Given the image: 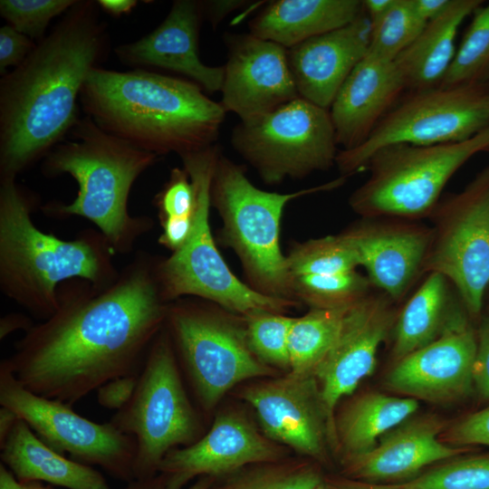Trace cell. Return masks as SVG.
Segmentation results:
<instances>
[{"label":"cell","instance_id":"cell-1","mask_svg":"<svg viewBox=\"0 0 489 489\" xmlns=\"http://www.w3.org/2000/svg\"><path fill=\"white\" fill-rule=\"evenodd\" d=\"M158 260L139 254L104 288L80 279L61 284L57 311L25 331L6 359L18 381L72 406L113 379L139 373L169 304Z\"/></svg>","mask_w":489,"mask_h":489},{"label":"cell","instance_id":"cell-2","mask_svg":"<svg viewBox=\"0 0 489 489\" xmlns=\"http://www.w3.org/2000/svg\"><path fill=\"white\" fill-rule=\"evenodd\" d=\"M97 2L77 1L0 81V178H15L63 141L81 91L108 46Z\"/></svg>","mask_w":489,"mask_h":489},{"label":"cell","instance_id":"cell-3","mask_svg":"<svg viewBox=\"0 0 489 489\" xmlns=\"http://www.w3.org/2000/svg\"><path fill=\"white\" fill-rule=\"evenodd\" d=\"M80 104L101 129L158 157L213 146L225 116L197 83L141 69L93 68Z\"/></svg>","mask_w":489,"mask_h":489},{"label":"cell","instance_id":"cell-4","mask_svg":"<svg viewBox=\"0 0 489 489\" xmlns=\"http://www.w3.org/2000/svg\"><path fill=\"white\" fill-rule=\"evenodd\" d=\"M35 202L15 178H0V288L44 321L57 311L63 283L80 279L104 288L120 272L99 230H85L72 240L46 234L31 218Z\"/></svg>","mask_w":489,"mask_h":489},{"label":"cell","instance_id":"cell-5","mask_svg":"<svg viewBox=\"0 0 489 489\" xmlns=\"http://www.w3.org/2000/svg\"><path fill=\"white\" fill-rule=\"evenodd\" d=\"M69 134L72 139L55 146L44 158L42 170L49 177L70 175L79 189L70 204L49 203L43 206V213L84 217L98 227L115 254L130 252L150 230L152 221L129 214V195L158 156L109 134L87 116Z\"/></svg>","mask_w":489,"mask_h":489},{"label":"cell","instance_id":"cell-6","mask_svg":"<svg viewBox=\"0 0 489 489\" xmlns=\"http://www.w3.org/2000/svg\"><path fill=\"white\" fill-rule=\"evenodd\" d=\"M343 178L292 193L268 192L250 182L243 166L219 156L211 184V206L222 219L223 243L238 256L253 289L297 302L280 245L283 209L297 197L339 187Z\"/></svg>","mask_w":489,"mask_h":489},{"label":"cell","instance_id":"cell-7","mask_svg":"<svg viewBox=\"0 0 489 489\" xmlns=\"http://www.w3.org/2000/svg\"><path fill=\"white\" fill-rule=\"evenodd\" d=\"M217 146L181 158L196 193L193 227L187 242L171 255L158 260L162 294L171 302L195 296L243 316L256 312L284 313L297 302L263 294L238 279L220 254L212 235L209 215L211 184L220 156Z\"/></svg>","mask_w":489,"mask_h":489},{"label":"cell","instance_id":"cell-8","mask_svg":"<svg viewBox=\"0 0 489 489\" xmlns=\"http://www.w3.org/2000/svg\"><path fill=\"white\" fill-rule=\"evenodd\" d=\"M489 150V127L460 142L395 144L369 159V178L350 197L363 218L414 220L431 215L453 175L473 156Z\"/></svg>","mask_w":489,"mask_h":489},{"label":"cell","instance_id":"cell-9","mask_svg":"<svg viewBox=\"0 0 489 489\" xmlns=\"http://www.w3.org/2000/svg\"><path fill=\"white\" fill-rule=\"evenodd\" d=\"M109 422L136 441L134 479L157 475L168 452L201 436V422L164 327L150 346L132 398Z\"/></svg>","mask_w":489,"mask_h":489},{"label":"cell","instance_id":"cell-10","mask_svg":"<svg viewBox=\"0 0 489 489\" xmlns=\"http://www.w3.org/2000/svg\"><path fill=\"white\" fill-rule=\"evenodd\" d=\"M164 328L205 411L238 383L274 374L252 351L244 325L204 302H169Z\"/></svg>","mask_w":489,"mask_h":489},{"label":"cell","instance_id":"cell-11","mask_svg":"<svg viewBox=\"0 0 489 489\" xmlns=\"http://www.w3.org/2000/svg\"><path fill=\"white\" fill-rule=\"evenodd\" d=\"M489 127V82L412 91L393 106L359 147L340 150L343 177L366 169L379 149L395 144L432 146L466 140Z\"/></svg>","mask_w":489,"mask_h":489},{"label":"cell","instance_id":"cell-12","mask_svg":"<svg viewBox=\"0 0 489 489\" xmlns=\"http://www.w3.org/2000/svg\"><path fill=\"white\" fill-rule=\"evenodd\" d=\"M235 151L268 184L326 170L339 153L330 111L301 97L232 132Z\"/></svg>","mask_w":489,"mask_h":489},{"label":"cell","instance_id":"cell-13","mask_svg":"<svg viewBox=\"0 0 489 489\" xmlns=\"http://www.w3.org/2000/svg\"><path fill=\"white\" fill-rule=\"evenodd\" d=\"M0 405L14 411L50 447L73 460L98 465L112 477L130 482L136 441L110 422L97 423L58 399L37 395L15 378L6 359L0 363Z\"/></svg>","mask_w":489,"mask_h":489},{"label":"cell","instance_id":"cell-14","mask_svg":"<svg viewBox=\"0 0 489 489\" xmlns=\"http://www.w3.org/2000/svg\"><path fill=\"white\" fill-rule=\"evenodd\" d=\"M422 272L442 274L471 315L481 312L489 285V168L462 192L440 200Z\"/></svg>","mask_w":489,"mask_h":489},{"label":"cell","instance_id":"cell-15","mask_svg":"<svg viewBox=\"0 0 489 489\" xmlns=\"http://www.w3.org/2000/svg\"><path fill=\"white\" fill-rule=\"evenodd\" d=\"M241 398L254 409L263 433L314 462H325L328 441L336 443L313 375L283 377L244 387Z\"/></svg>","mask_w":489,"mask_h":489},{"label":"cell","instance_id":"cell-16","mask_svg":"<svg viewBox=\"0 0 489 489\" xmlns=\"http://www.w3.org/2000/svg\"><path fill=\"white\" fill-rule=\"evenodd\" d=\"M287 454L242 413L225 411L196 442L168 452L158 475L167 489H185L201 476H224L249 465L284 459Z\"/></svg>","mask_w":489,"mask_h":489},{"label":"cell","instance_id":"cell-17","mask_svg":"<svg viewBox=\"0 0 489 489\" xmlns=\"http://www.w3.org/2000/svg\"><path fill=\"white\" fill-rule=\"evenodd\" d=\"M391 301L384 293L369 294L350 307L335 341L313 371L335 439V408L374 371L378 350L396 319Z\"/></svg>","mask_w":489,"mask_h":489},{"label":"cell","instance_id":"cell-18","mask_svg":"<svg viewBox=\"0 0 489 489\" xmlns=\"http://www.w3.org/2000/svg\"><path fill=\"white\" fill-rule=\"evenodd\" d=\"M220 104L249 123L300 97L287 49L251 34L228 37Z\"/></svg>","mask_w":489,"mask_h":489},{"label":"cell","instance_id":"cell-19","mask_svg":"<svg viewBox=\"0 0 489 489\" xmlns=\"http://www.w3.org/2000/svg\"><path fill=\"white\" fill-rule=\"evenodd\" d=\"M476 335L463 312L439 337L396 361L386 386L412 398L455 400L474 386Z\"/></svg>","mask_w":489,"mask_h":489},{"label":"cell","instance_id":"cell-20","mask_svg":"<svg viewBox=\"0 0 489 489\" xmlns=\"http://www.w3.org/2000/svg\"><path fill=\"white\" fill-rule=\"evenodd\" d=\"M400 220L363 218L341 233L372 286L392 301L401 299L422 273L432 238V229Z\"/></svg>","mask_w":489,"mask_h":489},{"label":"cell","instance_id":"cell-21","mask_svg":"<svg viewBox=\"0 0 489 489\" xmlns=\"http://www.w3.org/2000/svg\"><path fill=\"white\" fill-rule=\"evenodd\" d=\"M201 18L200 2L175 1L155 30L135 42L117 46L114 52L124 64L166 69L187 76L208 92L221 91L224 66L206 65L199 57Z\"/></svg>","mask_w":489,"mask_h":489},{"label":"cell","instance_id":"cell-22","mask_svg":"<svg viewBox=\"0 0 489 489\" xmlns=\"http://www.w3.org/2000/svg\"><path fill=\"white\" fill-rule=\"evenodd\" d=\"M370 32L363 11L349 24L288 49L299 96L329 110L348 76L368 53Z\"/></svg>","mask_w":489,"mask_h":489},{"label":"cell","instance_id":"cell-23","mask_svg":"<svg viewBox=\"0 0 489 489\" xmlns=\"http://www.w3.org/2000/svg\"><path fill=\"white\" fill-rule=\"evenodd\" d=\"M441 428L434 418L406 420L383 435L369 451L343 457V474L371 484L409 480L426 466L462 453L439 440Z\"/></svg>","mask_w":489,"mask_h":489},{"label":"cell","instance_id":"cell-24","mask_svg":"<svg viewBox=\"0 0 489 489\" xmlns=\"http://www.w3.org/2000/svg\"><path fill=\"white\" fill-rule=\"evenodd\" d=\"M405 89L394 61L368 53L348 76L329 110L341 150L361 145Z\"/></svg>","mask_w":489,"mask_h":489},{"label":"cell","instance_id":"cell-25","mask_svg":"<svg viewBox=\"0 0 489 489\" xmlns=\"http://www.w3.org/2000/svg\"><path fill=\"white\" fill-rule=\"evenodd\" d=\"M0 448L2 464L18 482L38 481L66 489H110L102 473L50 447L20 418Z\"/></svg>","mask_w":489,"mask_h":489},{"label":"cell","instance_id":"cell-26","mask_svg":"<svg viewBox=\"0 0 489 489\" xmlns=\"http://www.w3.org/2000/svg\"><path fill=\"white\" fill-rule=\"evenodd\" d=\"M362 12L360 0H278L251 22L250 34L288 50L349 24Z\"/></svg>","mask_w":489,"mask_h":489},{"label":"cell","instance_id":"cell-27","mask_svg":"<svg viewBox=\"0 0 489 489\" xmlns=\"http://www.w3.org/2000/svg\"><path fill=\"white\" fill-rule=\"evenodd\" d=\"M480 0H450L436 18L394 61L406 89L427 90L441 84L455 54V41L464 20L482 5Z\"/></svg>","mask_w":489,"mask_h":489},{"label":"cell","instance_id":"cell-28","mask_svg":"<svg viewBox=\"0 0 489 489\" xmlns=\"http://www.w3.org/2000/svg\"><path fill=\"white\" fill-rule=\"evenodd\" d=\"M417 408V399L408 397L379 392L357 397L335 419L336 440L343 457L369 451L383 435L408 420Z\"/></svg>","mask_w":489,"mask_h":489},{"label":"cell","instance_id":"cell-29","mask_svg":"<svg viewBox=\"0 0 489 489\" xmlns=\"http://www.w3.org/2000/svg\"><path fill=\"white\" fill-rule=\"evenodd\" d=\"M448 283L442 274L429 273L405 304L396 322V361L436 340L462 312L452 308Z\"/></svg>","mask_w":489,"mask_h":489},{"label":"cell","instance_id":"cell-30","mask_svg":"<svg viewBox=\"0 0 489 489\" xmlns=\"http://www.w3.org/2000/svg\"><path fill=\"white\" fill-rule=\"evenodd\" d=\"M349 308L311 309L306 314L293 318L288 337L289 373L313 375L335 341Z\"/></svg>","mask_w":489,"mask_h":489},{"label":"cell","instance_id":"cell-31","mask_svg":"<svg viewBox=\"0 0 489 489\" xmlns=\"http://www.w3.org/2000/svg\"><path fill=\"white\" fill-rule=\"evenodd\" d=\"M323 480L315 463L286 457L249 465L214 478L208 489H314Z\"/></svg>","mask_w":489,"mask_h":489},{"label":"cell","instance_id":"cell-32","mask_svg":"<svg viewBox=\"0 0 489 489\" xmlns=\"http://www.w3.org/2000/svg\"><path fill=\"white\" fill-rule=\"evenodd\" d=\"M371 286L369 278L356 270L292 278L294 298L305 302L311 309L350 307L369 295Z\"/></svg>","mask_w":489,"mask_h":489},{"label":"cell","instance_id":"cell-33","mask_svg":"<svg viewBox=\"0 0 489 489\" xmlns=\"http://www.w3.org/2000/svg\"><path fill=\"white\" fill-rule=\"evenodd\" d=\"M352 480L359 489H489V456L456 458L400 483Z\"/></svg>","mask_w":489,"mask_h":489},{"label":"cell","instance_id":"cell-34","mask_svg":"<svg viewBox=\"0 0 489 489\" xmlns=\"http://www.w3.org/2000/svg\"><path fill=\"white\" fill-rule=\"evenodd\" d=\"M286 262L291 279L345 273L359 266L356 253L342 234L296 244L286 255Z\"/></svg>","mask_w":489,"mask_h":489},{"label":"cell","instance_id":"cell-35","mask_svg":"<svg viewBox=\"0 0 489 489\" xmlns=\"http://www.w3.org/2000/svg\"><path fill=\"white\" fill-rule=\"evenodd\" d=\"M478 82H489V4L475 12L439 86Z\"/></svg>","mask_w":489,"mask_h":489},{"label":"cell","instance_id":"cell-36","mask_svg":"<svg viewBox=\"0 0 489 489\" xmlns=\"http://www.w3.org/2000/svg\"><path fill=\"white\" fill-rule=\"evenodd\" d=\"M426 24L416 14L411 0H395L384 16L371 25L368 53L380 59L395 61Z\"/></svg>","mask_w":489,"mask_h":489},{"label":"cell","instance_id":"cell-37","mask_svg":"<svg viewBox=\"0 0 489 489\" xmlns=\"http://www.w3.org/2000/svg\"><path fill=\"white\" fill-rule=\"evenodd\" d=\"M244 318L247 341L254 355L264 364L289 372L288 337L293 318L266 311Z\"/></svg>","mask_w":489,"mask_h":489},{"label":"cell","instance_id":"cell-38","mask_svg":"<svg viewBox=\"0 0 489 489\" xmlns=\"http://www.w3.org/2000/svg\"><path fill=\"white\" fill-rule=\"evenodd\" d=\"M77 0H1L0 14L9 25L32 40H42L50 22Z\"/></svg>","mask_w":489,"mask_h":489},{"label":"cell","instance_id":"cell-39","mask_svg":"<svg viewBox=\"0 0 489 489\" xmlns=\"http://www.w3.org/2000/svg\"><path fill=\"white\" fill-rule=\"evenodd\" d=\"M159 218L190 216L196 206V193L187 172L175 168L168 181L156 197Z\"/></svg>","mask_w":489,"mask_h":489},{"label":"cell","instance_id":"cell-40","mask_svg":"<svg viewBox=\"0 0 489 489\" xmlns=\"http://www.w3.org/2000/svg\"><path fill=\"white\" fill-rule=\"evenodd\" d=\"M447 437L455 445L489 446V407L464 417L451 428Z\"/></svg>","mask_w":489,"mask_h":489},{"label":"cell","instance_id":"cell-41","mask_svg":"<svg viewBox=\"0 0 489 489\" xmlns=\"http://www.w3.org/2000/svg\"><path fill=\"white\" fill-rule=\"evenodd\" d=\"M36 43L9 24L0 28V73L5 74L8 67L20 65Z\"/></svg>","mask_w":489,"mask_h":489},{"label":"cell","instance_id":"cell-42","mask_svg":"<svg viewBox=\"0 0 489 489\" xmlns=\"http://www.w3.org/2000/svg\"><path fill=\"white\" fill-rule=\"evenodd\" d=\"M139 374L119 377L101 385L96 390L98 403L101 407L111 410L118 411L123 408L135 392Z\"/></svg>","mask_w":489,"mask_h":489},{"label":"cell","instance_id":"cell-43","mask_svg":"<svg viewBox=\"0 0 489 489\" xmlns=\"http://www.w3.org/2000/svg\"><path fill=\"white\" fill-rule=\"evenodd\" d=\"M473 379L478 393L489 399V315L482 321L476 335Z\"/></svg>","mask_w":489,"mask_h":489},{"label":"cell","instance_id":"cell-44","mask_svg":"<svg viewBox=\"0 0 489 489\" xmlns=\"http://www.w3.org/2000/svg\"><path fill=\"white\" fill-rule=\"evenodd\" d=\"M193 216L160 219L162 233L158 243L175 252L188 239L193 227Z\"/></svg>","mask_w":489,"mask_h":489},{"label":"cell","instance_id":"cell-45","mask_svg":"<svg viewBox=\"0 0 489 489\" xmlns=\"http://www.w3.org/2000/svg\"><path fill=\"white\" fill-rule=\"evenodd\" d=\"M213 480L214 477L211 476H201L186 489H208ZM121 489H167V487L162 477L158 474L149 478L133 479Z\"/></svg>","mask_w":489,"mask_h":489},{"label":"cell","instance_id":"cell-46","mask_svg":"<svg viewBox=\"0 0 489 489\" xmlns=\"http://www.w3.org/2000/svg\"><path fill=\"white\" fill-rule=\"evenodd\" d=\"M243 1L200 2L202 17L206 16L216 26L221 19L243 5Z\"/></svg>","mask_w":489,"mask_h":489},{"label":"cell","instance_id":"cell-47","mask_svg":"<svg viewBox=\"0 0 489 489\" xmlns=\"http://www.w3.org/2000/svg\"><path fill=\"white\" fill-rule=\"evenodd\" d=\"M411 2L417 16L427 24L441 14L450 0H411Z\"/></svg>","mask_w":489,"mask_h":489},{"label":"cell","instance_id":"cell-48","mask_svg":"<svg viewBox=\"0 0 489 489\" xmlns=\"http://www.w3.org/2000/svg\"><path fill=\"white\" fill-rule=\"evenodd\" d=\"M33 325L30 319L21 313L7 314L0 321V339L3 340L17 330L27 331Z\"/></svg>","mask_w":489,"mask_h":489},{"label":"cell","instance_id":"cell-49","mask_svg":"<svg viewBox=\"0 0 489 489\" xmlns=\"http://www.w3.org/2000/svg\"><path fill=\"white\" fill-rule=\"evenodd\" d=\"M395 0H364L363 11L369 18L370 24H375L392 6Z\"/></svg>","mask_w":489,"mask_h":489},{"label":"cell","instance_id":"cell-50","mask_svg":"<svg viewBox=\"0 0 489 489\" xmlns=\"http://www.w3.org/2000/svg\"><path fill=\"white\" fill-rule=\"evenodd\" d=\"M97 4L109 14L119 17L130 13L138 2L135 0H99Z\"/></svg>","mask_w":489,"mask_h":489},{"label":"cell","instance_id":"cell-51","mask_svg":"<svg viewBox=\"0 0 489 489\" xmlns=\"http://www.w3.org/2000/svg\"><path fill=\"white\" fill-rule=\"evenodd\" d=\"M16 414L11 409L1 407L0 408V447L5 443L18 420Z\"/></svg>","mask_w":489,"mask_h":489},{"label":"cell","instance_id":"cell-52","mask_svg":"<svg viewBox=\"0 0 489 489\" xmlns=\"http://www.w3.org/2000/svg\"><path fill=\"white\" fill-rule=\"evenodd\" d=\"M0 489H21L17 479L2 463L0 464Z\"/></svg>","mask_w":489,"mask_h":489},{"label":"cell","instance_id":"cell-53","mask_svg":"<svg viewBox=\"0 0 489 489\" xmlns=\"http://www.w3.org/2000/svg\"><path fill=\"white\" fill-rule=\"evenodd\" d=\"M324 484L327 489H359L348 477H324Z\"/></svg>","mask_w":489,"mask_h":489},{"label":"cell","instance_id":"cell-54","mask_svg":"<svg viewBox=\"0 0 489 489\" xmlns=\"http://www.w3.org/2000/svg\"><path fill=\"white\" fill-rule=\"evenodd\" d=\"M21 489H53L50 485H45L43 482L38 481H29V482H19Z\"/></svg>","mask_w":489,"mask_h":489},{"label":"cell","instance_id":"cell-55","mask_svg":"<svg viewBox=\"0 0 489 489\" xmlns=\"http://www.w3.org/2000/svg\"><path fill=\"white\" fill-rule=\"evenodd\" d=\"M314 489H327L326 486H325V484H324V480H323V482H322L320 485H318V486H317L316 488H314Z\"/></svg>","mask_w":489,"mask_h":489}]
</instances>
